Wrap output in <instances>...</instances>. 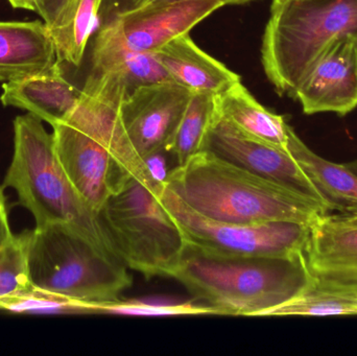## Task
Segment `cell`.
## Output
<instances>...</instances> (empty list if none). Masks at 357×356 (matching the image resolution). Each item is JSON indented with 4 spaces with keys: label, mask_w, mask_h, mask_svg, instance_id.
Segmentation results:
<instances>
[{
    "label": "cell",
    "mask_w": 357,
    "mask_h": 356,
    "mask_svg": "<svg viewBox=\"0 0 357 356\" xmlns=\"http://www.w3.org/2000/svg\"><path fill=\"white\" fill-rule=\"evenodd\" d=\"M191 95L173 81L140 86L127 94L121 107L123 127L144 162L167 150Z\"/></svg>",
    "instance_id": "cell-10"
},
{
    "label": "cell",
    "mask_w": 357,
    "mask_h": 356,
    "mask_svg": "<svg viewBox=\"0 0 357 356\" xmlns=\"http://www.w3.org/2000/svg\"><path fill=\"white\" fill-rule=\"evenodd\" d=\"M289 152L320 190L333 212H357V176L345 163L339 164L322 158L299 136L294 140Z\"/></svg>",
    "instance_id": "cell-20"
},
{
    "label": "cell",
    "mask_w": 357,
    "mask_h": 356,
    "mask_svg": "<svg viewBox=\"0 0 357 356\" xmlns=\"http://www.w3.org/2000/svg\"><path fill=\"white\" fill-rule=\"evenodd\" d=\"M216 114V95L192 93L165 150L175 156L177 167L205 150L208 133Z\"/></svg>",
    "instance_id": "cell-21"
},
{
    "label": "cell",
    "mask_w": 357,
    "mask_h": 356,
    "mask_svg": "<svg viewBox=\"0 0 357 356\" xmlns=\"http://www.w3.org/2000/svg\"><path fill=\"white\" fill-rule=\"evenodd\" d=\"M165 183L195 212L222 223L297 222L312 226L329 213L314 201L208 150L176 167Z\"/></svg>",
    "instance_id": "cell-2"
},
{
    "label": "cell",
    "mask_w": 357,
    "mask_h": 356,
    "mask_svg": "<svg viewBox=\"0 0 357 356\" xmlns=\"http://www.w3.org/2000/svg\"><path fill=\"white\" fill-rule=\"evenodd\" d=\"M312 275L357 282V212H329L310 226L305 250Z\"/></svg>",
    "instance_id": "cell-13"
},
{
    "label": "cell",
    "mask_w": 357,
    "mask_h": 356,
    "mask_svg": "<svg viewBox=\"0 0 357 356\" xmlns=\"http://www.w3.org/2000/svg\"><path fill=\"white\" fill-rule=\"evenodd\" d=\"M81 90L70 114L52 125L59 162L79 196L96 212L133 178L161 189L165 181L140 158L123 127L125 79L115 71L90 72Z\"/></svg>",
    "instance_id": "cell-1"
},
{
    "label": "cell",
    "mask_w": 357,
    "mask_h": 356,
    "mask_svg": "<svg viewBox=\"0 0 357 356\" xmlns=\"http://www.w3.org/2000/svg\"><path fill=\"white\" fill-rule=\"evenodd\" d=\"M41 121L31 113L15 119L14 153L3 187L17 192L19 203L35 217L36 227L69 224L109 250L96 211L69 181L56 157L54 136Z\"/></svg>",
    "instance_id": "cell-6"
},
{
    "label": "cell",
    "mask_w": 357,
    "mask_h": 356,
    "mask_svg": "<svg viewBox=\"0 0 357 356\" xmlns=\"http://www.w3.org/2000/svg\"><path fill=\"white\" fill-rule=\"evenodd\" d=\"M102 71L119 72L129 92L140 86L173 81L155 54L130 49L105 22L94 40L90 69V72Z\"/></svg>",
    "instance_id": "cell-18"
},
{
    "label": "cell",
    "mask_w": 357,
    "mask_h": 356,
    "mask_svg": "<svg viewBox=\"0 0 357 356\" xmlns=\"http://www.w3.org/2000/svg\"><path fill=\"white\" fill-rule=\"evenodd\" d=\"M216 108L222 119L245 135L280 150L289 152L298 136L284 117L262 106L243 83L216 96Z\"/></svg>",
    "instance_id": "cell-17"
},
{
    "label": "cell",
    "mask_w": 357,
    "mask_h": 356,
    "mask_svg": "<svg viewBox=\"0 0 357 356\" xmlns=\"http://www.w3.org/2000/svg\"><path fill=\"white\" fill-rule=\"evenodd\" d=\"M160 200L186 245L224 257H287L305 253L310 226L297 222L222 223L195 212L165 183Z\"/></svg>",
    "instance_id": "cell-8"
},
{
    "label": "cell",
    "mask_w": 357,
    "mask_h": 356,
    "mask_svg": "<svg viewBox=\"0 0 357 356\" xmlns=\"http://www.w3.org/2000/svg\"><path fill=\"white\" fill-rule=\"evenodd\" d=\"M10 6L14 8H21V10H33L38 13V4L39 0H8Z\"/></svg>",
    "instance_id": "cell-29"
},
{
    "label": "cell",
    "mask_w": 357,
    "mask_h": 356,
    "mask_svg": "<svg viewBox=\"0 0 357 356\" xmlns=\"http://www.w3.org/2000/svg\"><path fill=\"white\" fill-rule=\"evenodd\" d=\"M357 36V0H273L261 63L277 93L293 98L329 46Z\"/></svg>",
    "instance_id": "cell-5"
},
{
    "label": "cell",
    "mask_w": 357,
    "mask_h": 356,
    "mask_svg": "<svg viewBox=\"0 0 357 356\" xmlns=\"http://www.w3.org/2000/svg\"><path fill=\"white\" fill-rule=\"evenodd\" d=\"M205 150L302 194L333 212L320 190L291 153L249 137L218 114L208 133Z\"/></svg>",
    "instance_id": "cell-9"
},
{
    "label": "cell",
    "mask_w": 357,
    "mask_h": 356,
    "mask_svg": "<svg viewBox=\"0 0 357 356\" xmlns=\"http://www.w3.org/2000/svg\"><path fill=\"white\" fill-rule=\"evenodd\" d=\"M305 253L287 257H224L186 245L171 278L218 316L264 317L299 296L312 280Z\"/></svg>",
    "instance_id": "cell-3"
},
{
    "label": "cell",
    "mask_w": 357,
    "mask_h": 356,
    "mask_svg": "<svg viewBox=\"0 0 357 356\" xmlns=\"http://www.w3.org/2000/svg\"><path fill=\"white\" fill-rule=\"evenodd\" d=\"M305 114L346 116L357 108V36L333 42L294 95Z\"/></svg>",
    "instance_id": "cell-12"
},
{
    "label": "cell",
    "mask_w": 357,
    "mask_h": 356,
    "mask_svg": "<svg viewBox=\"0 0 357 356\" xmlns=\"http://www.w3.org/2000/svg\"><path fill=\"white\" fill-rule=\"evenodd\" d=\"M8 223V208H6V196L3 189L0 186V249L3 248L14 238Z\"/></svg>",
    "instance_id": "cell-28"
},
{
    "label": "cell",
    "mask_w": 357,
    "mask_h": 356,
    "mask_svg": "<svg viewBox=\"0 0 357 356\" xmlns=\"http://www.w3.org/2000/svg\"><path fill=\"white\" fill-rule=\"evenodd\" d=\"M104 1L81 0L75 14L66 24L50 29L59 62H66L75 67L82 64Z\"/></svg>",
    "instance_id": "cell-22"
},
{
    "label": "cell",
    "mask_w": 357,
    "mask_h": 356,
    "mask_svg": "<svg viewBox=\"0 0 357 356\" xmlns=\"http://www.w3.org/2000/svg\"><path fill=\"white\" fill-rule=\"evenodd\" d=\"M174 82L192 93L222 95L241 83V77L199 47L188 33L154 52Z\"/></svg>",
    "instance_id": "cell-15"
},
{
    "label": "cell",
    "mask_w": 357,
    "mask_h": 356,
    "mask_svg": "<svg viewBox=\"0 0 357 356\" xmlns=\"http://www.w3.org/2000/svg\"><path fill=\"white\" fill-rule=\"evenodd\" d=\"M60 64L4 83L0 96L2 105L26 110L52 127L64 121L79 102L82 90L67 81Z\"/></svg>",
    "instance_id": "cell-14"
},
{
    "label": "cell",
    "mask_w": 357,
    "mask_h": 356,
    "mask_svg": "<svg viewBox=\"0 0 357 356\" xmlns=\"http://www.w3.org/2000/svg\"><path fill=\"white\" fill-rule=\"evenodd\" d=\"M26 252L20 235L0 249V299L31 290Z\"/></svg>",
    "instance_id": "cell-25"
},
{
    "label": "cell",
    "mask_w": 357,
    "mask_h": 356,
    "mask_svg": "<svg viewBox=\"0 0 357 356\" xmlns=\"http://www.w3.org/2000/svg\"><path fill=\"white\" fill-rule=\"evenodd\" d=\"M0 309L14 313L93 314L91 305L36 288L0 299Z\"/></svg>",
    "instance_id": "cell-24"
},
{
    "label": "cell",
    "mask_w": 357,
    "mask_h": 356,
    "mask_svg": "<svg viewBox=\"0 0 357 356\" xmlns=\"http://www.w3.org/2000/svg\"><path fill=\"white\" fill-rule=\"evenodd\" d=\"M58 62L52 33L44 21H0V82L42 72Z\"/></svg>",
    "instance_id": "cell-16"
},
{
    "label": "cell",
    "mask_w": 357,
    "mask_h": 356,
    "mask_svg": "<svg viewBox=\"0 0 357 356\" xmlns=\"http://www.w3.org/2000/svg\"><path fill=\"white\" fill-rule=\"evenodd\" d=\"M81 0H39L38 14L48 29L63 26L70 20Z\"/></svg>",
    "instance_id": "cell-26"
},
{
    "label": "cell",
    "mask_w": 357,
    "mask_h": 356,
    "mask_svg": "<svg viewBox=\"0 0 357 356\" xmlns=\"http://www.w3.org/2000/svg\"><path fill=\"white\" fill-rule=\"evenodd\" d=\"M161 189L133 178L96 211L109 250L146 278H171L186 249L182 231L161 202Z\"/></svg>",
    "instance_id": "cell-7"
},
{
    "label": "cell",
    "mask_w": 357,
    "mask_h": 356,
    "mask_svg": "<svg viewBox=\"0 0 357 356\" xmlns=\"http://www.w3.org/2000/svg\"><path fill=\"white\" fill-rule=\"evenodd\" d=\"M222 6L215 0L172 2L112 15L105 23L130 49L154 54Z\"/></svg>",
    "instance_id": "cell-11"
},
{
    "label": "cell",
    "mask_w": 357,
    "mask_h": 356,
    "mask_svg": "<svg viewBox=\"0 0 357 356\" xmlns=\"http://www.w3.org/2000/svg\"><path fill=\"white\" fill-rule=\"evenodd\" d=\"M346 167L357 176V160L351 161V162L345 163Z\"/></svg>",
    "instance_id": "cell-30"
},
{
    "label": "cell",
    "mask_w": 357,
    "mask_h": 356,
    "mask_svg": "<svg viewBox=\"0 0 357 356\" xmlns=\"http://www.w3.org/2000/svg\"><path fill=\"white\" fill-rule=\"evenodd\" d=\"M93 314L167 317V316L218 315L213 307L197 301L187 302H157L144 300H119L92 305Z\"/></svg>",
    "instance_id": "cell-23"
},
{
    "label": "cell",
    "mask_w": 357,
    "mask_h": 356,
    "mask_svg": "<svg viewBox=\"0 0 357 356\" xmlns=\"http://www.w3.org/2000/svg\"><path fill=\"white\" fill-rule=\"evenodd\" d=\"M337 317L357 316V282L314 276L293 300L268 311L264 317Z\"/></svg>",
    "instance_id": "cell-19"
},
{
    "label": "cell",
    "mask_w": 357,
    "mask_h": 356,
    "mask_svg": "<svg viewBox=\"0 0 357 356\" xmlns=\"http://www.w3.org/2000/svg\"><path fill=\"white\" fill-rule=\"evenodd\" d=\"M31 286L84 304L119 300L133 284L129 269L113 253L66 223L20 234Z\"/></svg>",
    "instance_id": "cell-4"
},
{
    "label": "cell",
    "mask_w": 357,
    "mask_h": 356,
    "mask_svg": "<svg viewBox=\"0 0 357 356\" xmlns=\"http://www.w3.org/2000/svg\"><path fill=\"white\" fill-rule=\"evenodd\" d=\"M192 1V0H111L112 4V15L126 14L142 8H152L161 4L172 3V2ZM222 2L224 6H234V4H245L254 0H215Z\"/></svg>",
    "instance_id": "cell-27"
}]
</instances>
